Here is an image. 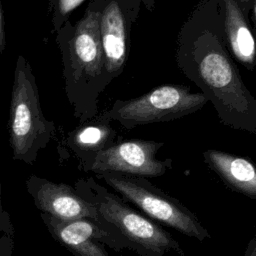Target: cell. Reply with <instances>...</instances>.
Returning a JSON list of instances; mask_svg holds the SVG:
<instances>
[{
    "label": "cell",
    "mask_w": 256,
    "mask_h": 256,
    "mask_svg": "<svg viewBox=\"0 0 256 256\" xmlns=\"http://www.w3.org/2000/svg\"><path fill=\"white\" fill-rule=\"evenodd\" d=\"M83 2L84 0H50L52 22L57 33L68 21L70 14Z\"/></svg>",
    "instance_id": "9a60e30c"
},
{
    "label": "cell",
    "mask_w": 256,
    "mask_h": 256,
    "mask_svg": "<svg viewBox=\"0 0 256 256\" xmlns=\"http://www.w3.org/2000/svg\"><path fill=\"white\" fill-rule=\"evenodd\" d=\"M203 93H194L185 85H163L129 100H117L106 115L126 129L168 122L190 115L208 102Z\"/></svg>",
    "instance_id": "8992f818"
},
{
    "label": "cell",
    "mask_w": 256,
    "mask_h": 256,
    "mask_svg": "<svg viewBox=\"0 0 256 256\" xmlns=\"http://www.w3.org/2000/svg\"><path fill=\"white\" fill-rule=\"evenodd\" d=\"M220 44L217 39L211 40V36L199 39V46L196 48L199 51L196 55L199 59L197 75L205 91L210 92L213 99L218 101V111L222 109L219 114L223 116L228 112L229 125L247 130L244 122V117H247L256 133V127L251 122V116H256V100L245 87L234 63Z\"/></svg>",
    "instance_id": "277c9868"
},
{
    "label": "cell",
    "mask_w": 256,
    "mask_h": 256,
    "mask_svg": "<svg viewBox=\"0 0 256 256\" xmlns=\"http://www.w3.org/2000/svg\"><path fill=\"white\" fill-rule=\"evenodd\" d=\"M6 48V37H5V29H4V17H3V10L2 4L0 0V54L5 51Z\"/></svg>",
    "instance_id": "e0dca14e"
},
{
    "label": "cell",
    "mask_w": 256,
    "mask_h": 256,
    "mask_svg": "<svg viewBox=\"0 0 256 256\" xmlns=\"http://www.w3.org/2000/svg\"><path fill=\"white\" fill-rule=\"evenodd\" d=\"M203 158L229 188L256 200V166L252 161L214 149L206 150Z\"/></svg>",
    "instance_id": "8fae6325"
},
{
    "label": "cell",
    "mask_w": 256,
    "mask_h": 256,
    "mask_svg": "<svg viewBox=\"0 0 256 256\" xmlns=\"http://www.w3.org/2000/svg\"><path fill=\"white\" fill-rule=\"evenodd\" d=\"M112 121L104 112L91 124L77 129L72 136V146L91 156L116 143L117 132L111 127Z\"/></svg>",
    "instance_id": "4fadbf2b"
},
{
    "label": "cell",
    "mask_w": 256,
    "mask_h": 256,
    "mask_svg": "<svg viewBox=\"0 0 256 256\" xmlns=\"http://www.w3.org/2000/svg\"><path fill=\"white\" fill-rule=\"evenodd\" d=\"M130 27L123 0H106L100 16V37L105 69L111 79L124 70Z\"/></svg>",
    "instance_id": "30bf717a"
},
{
    "label": "cell",
    "mask_w": 256,
    "mask_h": 256,
    "mask_svg": "<svg viewBox=\"0 0 256 256\" xmlns=\"http://www.w3.org/2000/svg\"><path fill=\"white\" fill-rule=\"evenodd\" d=\"M42 218L55 240L75 256H110L102 244L116 251L130 250L128 243L110 225L90 219L60 221L45 213Z\"/></svg>",
    "instance_id": "ba28073f"
},
{
    "label": "cell",
    "mask_w": 256,
    "mask_h": 256,
    "mask_svg": "<svg viewBox=\"0 0 256 256\" xmlns=\"http://www.w3.org/2000/svg\"><path fill=\"white\" fill-rule=\"evenodd\" d=\"M99 177L118 192L125 202L134 205L155 222L200 242L211 238L195 213L147 178L113 172L101 173Z\"/></svg>",
    "instance_id": "5b68a950"
},
{
    "label": "cell",
    "mask_w": 256,
    "mask_h": 256,
    "mask_svg": "<svg viewBox=\"0 0 256 256\" xmlns=\"http://www.w3.org/2000/svg\"><path fill=\"white\" fill-rule=\"evenodd\" d=\"M253 13H254V20H255V24H256V0H253Z\"/></svg>",
    "instance_id": "ffe728a7"
},
{
    "label": "cell",
    "mask_w": 256,
    "mask_h": 256,
    "mask_svg": "<svg viewBox=\"0 0 256 256\" xmlns=\"http://www.w3.org/2000/svg\"><path fill=\"white\" fill-rule=\"evenodd\" d=\"M243 256H256V232L254 236L250 239Z\"/></svg>",
    "instance_id": "ac0fdd59"
},
{
    "label": "cell",
    "mask_w": 256,
    "mask_h": 256,
    "mask_svg": "<svg viewBox=\"0 0 256 256\" xmlns=\"http://www.w3.org/2000/svg\"><path fill=\"white\" fill-rule=\"evenodd\" d=\"M27 189L39 210L60 221L90 219L108 225L101 219L96 207L68 185L31 176Z\"/></svg>",
    "instance_id": "9c48e42d"
},
{
    "label": "cell",
    "mask_w": 256,
    "mask_h": 256,
    "mask_svg": "<svg viewBox=\"0 0 256 256\" xmlns=\"http://www.w3.org/2000/svg\"><path fill=\"white\" fill-rule=\"evenodd\" d=\"M105 1L92 0L76 26H70L65 44L59 40L68 97L76 108L80 100L86 102L88 118L97 113V97L112 80L105 69L100 37V16Z\"/></svg>",
    "instance_id": "6da1fadb"
},
{
    "label": "cell",
    "mask_w": 256,
    "mask_h": 256,
    "mask_svg": "<svg viewBox=\"0 0 256 256\" xmlns=\"http://www.w3.org/2000/svg\"><path fill=\"white\" fill-rule=\"evenodd\" d=\"M7 128L14 159L28 163L34 161L38 150L55 132V125L42 113L32 68L22 55L15 66Z\"/></svg>",
    "instance_id": "3957f363"
},
{
    "label": "cell",
    "mask_w": 256,
    "mask_h": 256,
    "mask_svg": "<svg viewBox=\"0 0 256 256\" xmlns=\"http://www.w3.org/2000/svg\"><path fill=\"white\" fill-rule=\"evenodd\" d=\"M0 182V256H11L14 250V229L9 214L2 206Z\"/></svg>",
    "instance_id": "5bb4252c"
},
{
    "label": "cell",
    "mask_w": 256,
    "mask_h": 256,
    "mask_svg": "<svg viewBox=\"0 0 256 256\" xmlns=\"http://www.w3.org/2000/svg\"><path fill=\"white\" fill-rule=\"evenodd\" d=\"M224 29L235 59L249 70L256 67V42L245 15L236 0H224Z\"/></svg>",
    "instance_id": "7c38bea8"
},
{
    "label": "cell",
    "mask_w": 256,
    "mask_h": 256,
    "mask_svg": "<svg viewBox=\"0 0 256 256\" xmlns=\"http://www.w3.org/2000/svg\"><path fill=\"white\" fill-rule=\"evenodd\" d=\"M242 9L244 15H248V13L253 8V0H236Z\"/></svg>",
    "instance_id": "d6986e66"
},
{
    "label": "cell",
    "mask_w": 256,
    "mask_h": 256,
    "mask_svg": "<svg viewBox=\"0 0 256 256\" xmlns=\"http://www.w3.org/2000/svg\"><path fill=\"white\" fill-rule=\"evenodd\" d=\"M163 146V142L143 139L116 142L88 156L86 170L97 174L113 172L144 178L160 177L172 168V159L157 158Z\"/></svg>",
    "instance_id": "52a82bcc"
},
{
    "label": "cell",
    "mask_w": 256,
    "mask_h": 256,
    "mask_svg": "<svg viewBox=\"0 0 256 256\" xmlns=\"http://www.w3.org/2000/svg\"><path fill=\"white\" fill-rule=\"evenodd\" d=\"M77 189L85 200L96 207L101 219L115 228L130 250L139 256H166L170 252L185 256L181 245L159 223L93 179L79 182Z\"/></svg>",
    "instance_id": "7a4b0ae2"
},
{
    "label": "cell",
    "mask_w": 256,
    "mask_h": 256,
    "mask_svg": "<svg viewBox=\"0 0 256 256\" xmlns=\"http://www.w3.org/2000/svg\"><path fill=\"white\" fill-rule=\"evenodd\" d=\"M123 3L127 12L130 25H132L136 21L141 3H143L145 7L150 11H152L155 6V0H123Z\"/></svg>",
    "instance_id": "2e32d148"
}]
</instances>
